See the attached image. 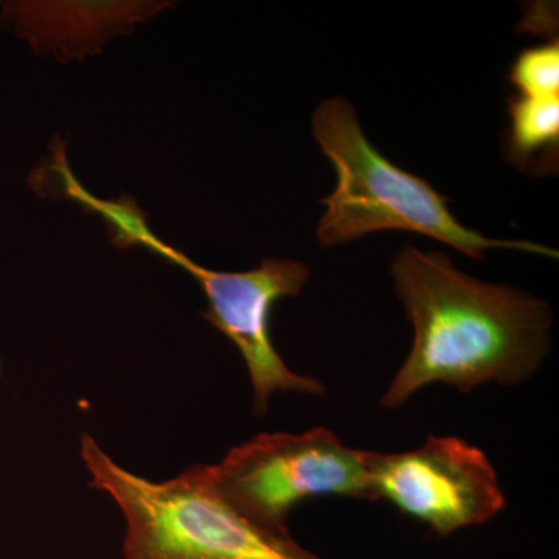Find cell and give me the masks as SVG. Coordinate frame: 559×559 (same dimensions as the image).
Here are the masks:
<instances>
[{"label": "cell", "instance_id": "7", "mask_svg": "<svg viewBox=\"0 0 559 559\" xmlns=\"http://www.w3.org/2000/svg\"><path fill=\"white\" fill-rule=\"evenodd\" d=\"M510 128L506 154L520 170L551 175L558 171L559 97L509 100Z\"/></svg>", "mask_w": 559, "mask_h": 559}, {"label": "cell", "instance_id": "4", "mask_svg": "<svg viewBox=\"0 0 559 559\" xmlns=\"http://www.w3.org/2000/svg\"><path fill=\"white\" fill-rule=\"evenodd\" d=\"M68 198L106 221L114 245L124 248L142 246L197 278L207 299V310L201 312L202 318L238 348L248 367L255 417L267 414L272 396L278 392L325 395L322 382L296 373L286 366L271 337L270 323L274 305L285 297L299 296L311 275L307 264L270 257L261 260L255 270H209L179 249L162 241L151 230L145 215L132 198L102 200L80 182L70 183Z\"/></svg>", "mask_w": 559, "mask_h": 559}, {"label": "cell", "instance_id": "2", "mask_svg": "<svg viewBox=\"0 0 559 559\" xmlns=\"http://www.w3.org/2000/svg\"><path fill=\"white\" fill-rule=\"evenodd\" d=\"M312 134L336 170V189L320 200L325 213L316 237L323 248L347 245L385 230L414 231L481 260L489 249L524 250L558 259L557 250L532 241H502L463 226L450 198L428 180L396 167L367 139L355 106L344 97L320 103Z\"/></svg>", "mask_w": 559, "mask_h": 559}, {"label": "cell", "instance_id": "8", "mask_svg": "<svg viewBox=\"0 0 559 559\" xmlns=\"http://www.w3.org/2000/svg\"><path fill=\"white\" fill-rule=\"evenodd\" d=\"M509 81L521 97H559V40L549 39L518 55Z\"/></svg>", "mask_w": 559, "mask_h": 559}, {"label": "cell", "instance_id": "1", "mask_svg": "<svg viewBox=\"0 0 559 559\" xmlns=\"http://www.w3.org/2000/svg\"><path fill=\"white\" fill-rule=\"evenodd\" d=\"M414 326L409 356L380 401L396 409L419 390L444 384L471 393L528 381L550 352L554 314L525 290L473 277L439 250L406 246L390 266Z\"/></svg>", "mask_w": 559, "mask_h": 559}, {"label": "cell", "instance_id": "6", "mask_svg": "<svg viewBox=\"0 0 559 559\" xmlns=\"http://www.w3.org/2000/svg\"><path fill=\"white\" fill-rule=\"evenodd\" d=\"M369 473L374 499L389 500L441 538L491 521L507 506L487 454L457 437H429L395 454L369 451Z\"/></svg>", "mask_w": 559, "mask_h": 559}, {"label": "cell", "instance_id": "3", "mask_svg": "<svg viewBox=\"0 0 559 559\" xmlns=\"http://www.w3.org/2000/svg\"><path fill=\"white\" fill-rule=\"evenodd\" d=\"M80 457L91 488L108 496L124 522V559H320L289 533L253 525L213 485L209 465L151 480L121 466L83 433Z\"/></svg>", "mask_w": 559, "mask_h": 559}, {"label": "cell", "instance_id": "5", "mask_svg": "<svg viewBox=\"0 0 559 559\" xmlns=\"http://www.w3.org/2000/svg\"><path fill=\"white\" fill-rule=\"evenodd\" d=\"M221 498L257 527L289 533L290 511L320 496L377 500L369 451L353 450L330 429L260 433L209 465Z\"/></svg>", "mask_w": 559, "mask_h": 559}]
</instances>
